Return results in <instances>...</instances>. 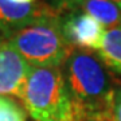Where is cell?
Listing matches in <instances>:
<instances>
[{"label": "cell", "instance_id": "1", "mask_svg": "<svg viewBox=\"0 0 121 121\" xmlns=\"http://www.w3.org/2000/svg\"><path fill=\"white\" fill-rule=\"evenodd\" d=\"M62 73L79 120L109 121L116 87L102 60L89 51L73 50Z\"/></svg>", "mask_w": 121, "mask_h": 121}, {"label": "cell", "instance_id": "2", "mask_svg": "<svg viewBox=\"0 0 121 121\" xmlns=\"http://www.w3.org/2000/svg\"><path fill=\"white\" fill-rule=\"evenodd\" d=\"M22 101L34 121H81L60 67L32 66Z\"/></svg>", "mask_w": 121, "mask_h": 121}, {"label": "cell", "instance_id": "3", "mask_svg": "<svg viewBox=\"0 0 121 121\" xmlns=\"http://www.w3.org/2000/svg\"><path fill=\"white\" fill-rule=\"evenodd\" d=\"M31 66L59 67L65 65L73 48L62 32V17L59 13L40 17L16 30L7 38Z\"/></svg>", "mask_w": 121, "mask_h": 121}, {"label": "cell", "instance_id": "4", "mask_svg": "<svg viewBox=\"0 0 121 121\" xmlns=\"http://www.w3.org/2000/svg\"><path fill=\"white\" fill-rule=\"evenodd\" d=\"M62 32L73 50L90 52L99 50L106 28L91 15L77 8L62 19Z\"/></svg>", "mask_w": 121, "mask_h": 121}, {"label": "cell", "instance_id": "5", "mask_svg": "<svg viewBox=\"0 0 121 121\" xmlns=\"http://www.w3.org/2000/svg\"><path fill=\"white\" fill-rule=\"evenodd\" d=\"M32 66L5 40L0 46V95L22 99Z\"/></svg>", "mask_w": 121, "mask_h": 121}, {"label": "cell", "instance_id": "6", "mask_svg": "<svg viewBox=\"0 0 121 121\" xmlns=\"http://www.w3.org/2000/svg\"><path fill=\"white\" fill-rule=\"evenodd\" d=\"M54 13H59V11L39 1L31 4H16L9 0H0V34L7 40L16 30Z\"/></svg>", "mask_w": 121, "mask_h": 121}, {"label": "cell", "instance_id": "7", "mask_svg": "<svg viewBox=\"0 0 121 121\" xmlns=\"http://www.w3.org/2000/svg\"><path fill=\"white\" fill-rule=\"evenodd\" d=\"M79 8L97 19L106 30L121 26V7L112 0H83Z\"/></svg>", "mask_w": 121, "mask_h": 121}, {"label": "cell", "instance_id": "8", "mask_svg": "<svg viewBox=\"0 0 121 121\" xmlns=\"http://www.w3.org/2000/svg\"><path fill=\"white\" fill-rule=\"evenodd\" d=\"M98 58L106 67L121 75V26L106 30L98 50Z\"/></svg>", "mask_w": 121, "mask_h": 121}, {"label": "cell", "instance_id": "9", "mask_svg": "<svg viewBox=\"0 0 121 121\" xmlns=\"http://www.w3.org/2000/svg\"><path fill=\"white\" fill-rule=\"evenodd\" d=\"M0 121H26V110L12 98L0 95Z\"/></svg>", "mask_w": 121, "mask_h": 121}, {"label": "cell", "instance_id": "10", "mask_svg": "<svg viewBox=\"0 0 121 121\" xmlns=\"http://www.w3.org/2000/svg\"><path fill=\"white\" fill-rule=\"evenodd\" d=\"M109 121H121V86L114 89L109 112Z\"/></svg>", "mask_w": 121, "mask_h": 121}, {"label": "cell", "instance_id": "11", "mask_svg": "<svg viewBox=\"0 0 121 121\" xmlns=\"http://www.w3.org/2000/svg\"><path fill=\"white\" fill-rule=\"evenodd\" d=\"M55 4L56 9H66V11H71V9L79 8V5L82 4L83 0H52Z\"/></svg>", "mask_w": 121, "mask_h": 121}, {"label": "cell", "instance_id": "12", "mask_svg": "<svg viewBox=\"0 0 121 121\" xmlns=\"http://www.w3.org/2000/svg\"><path fill=\"white\" fill-rule=\"evenodd\" d=\"M9 1L16 4H31V3H35L36 0H9Z\"/></svg>", "mask_w": 121, "mask_h": 121}, {"label": "cell", "instance_id": "13", "mask_svg": "<svg viewBox=\"0 0 121 121\" xmlns=\"http://www.w3.org/2000/svg\"><path fill=\"white\" fill-rule=\"evenodd\" d=\"M4 42H5V39H4V36H3V35L0 34V46H1V44L4 43Z\"/></svg>", "mask_w": 121, "mask_h": 121}, {"label": "cell", "instance_id": "14", "mask_svg": "<svg viewBox=\"0 0 121 121\" xmlns=\"http://www.w3.org/2000/svg\"><path fill=\"white\" fill-rule=\"evenodd\" d=\"M112 1H114L117 5H120V7H121V0H112Z\"/></svg>", "mask_w": 121, "mask_h": 121}]
</instances>
